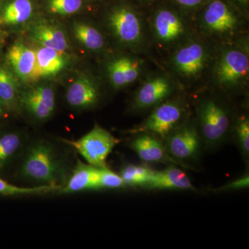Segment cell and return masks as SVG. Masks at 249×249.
<instances>
[{"instance_id": "obj_1", "label": "cell", "mask_w": 249, "mask_h": 249, "mask_svg": "<svg viewBox=\"0 0 249 249\" xmlns=\"http://www.w3.org/2000/svg\"><path fill=\"white\" fill-rule=\"evenodd\" d=\"M67 169L65 155L52 142L40 139L24 147L18 175L37 186L62 188L69 178Z\"/></svg>"}, {"instance_id": "obj_2", "label": "cell", "mask_w": 249, "mask_h": 249, "mask_svg": "<svg viewBox=\"0 0 249 249\" xmlns=\"http://www.w3.org/2000/svg\"><path fill=\"white\" fill-rule=\"evenodd\" d=\"M196 116L205 151H215L229 142L233 122L227 106L214 98H206L198 105Z\"/></svg>"}, {"instance_id": "obj_3", "label": "cell", "mask_w": 249, "mask_h": 249, "mask_svg": "<svg viewBox=\"0 0 249 249\" xmlns=\"http://www.w3.org/2000/svg\"><path fill=\"white\" fill-rule=\"evenodd\" d=\"M168 153L183 169L197 171L196 165L200 162L204 144L196 123L185 121L163 140Z\"/></svg>"}, {"instance_id": "obj_4", "label": "cell", "mask_w": 249, "mask_h": 249, "mask_svg": "<svg viewBox=\"0 0 249 249\" xmlns=\"http://www.w3.org/2000/svg\"><path fill=\"white\" fill-rule=\"evenodd\" d=\"M186 107L181 99L164 101L156 106L142 124L126 131L128 134L147 133L164 140L185 121Z\"/></svg>"}, {"instance_id": "obj_5", "label": "cell", "mask_w": 249, "mask_h": 249, "mask_svg": "<svg viewBox=\"0 0 249 249\" xmlns=\"http://www.w3.org/2000/svg\"><path fill=\"white\" fill-rule=\"evenodd\" d=\"M63 141L81 155L87 163L97 168L107 166L108 157L120 142L110 132L98 124L77 140Z\"/></svg>"}, {"instance_id": "obj_6", "label": "cell", "mask_w": 249, "mask_h": 249, "mask_svg": "<svg viewBox=\"0 0 249 249\" xmlns=\"http://www.w3.org/2000/svg\"><path fill=\"white\" fill-rule=\"evenodd\" d=\"M19 104L33 119L48 120L55 109V91L50 85H36L19 94Z\"/></svg>"}, {"instance_id": "obj_7", "label": "cell", "mask_w": 249, "mask_h": 249, "mask_svg": "<svg viewBox=\"0 0 249 249\" xmlns=\"http://www.w3.org/2000/svg\"><path fill=\"white\" fill-rule=\"evenodd\" d=\"M127 146L145 163L174 164L183 168L181 163L168 153L163 140L147 133L134 134Z\"/></svg>"}, {"instance_id": "obj_8", "label": "cell", "mask_w": 249, "mask_h": 249, "mask_svg": "<svg viewBox=\"0 0 249 249\" xmlns=\"http://www.w3.org/2000/svg\"><path fill=\"white\" fill-rule=\"evenodd\" d=\"M249 60L240 51L229 50L223 54L216 69V77L219 84L231 88L238 84L249 74Z\"/></svg>"}, {"instance_id": "obj_9", "label": "cell", "mask_w": 249, "mask_h": 249, "mask_svg": "<svg viewBox=\"0 0 249 249\" xmlns=\"http://www.w3.org/2000/svg\"><path fill=\"white\" fill-rule=\"evenodd\" d=\"M108 22L116 37L124 44L133 45L142 38V22L137 14L128 8L120 6L113 9Z\"/></svg>"}, {"instance_id": "obj_10", "label": "cell", "mask_w": 249, "mask_h": 249, "mask_svg": "<svg viewBox=\"0 0 249 249\" xmlns=\"http://www.w3.org/2000/svg\"><path fill=\"white\" fill-rule=\"evenodd\" d=\"M142 188L149 191L172 190L199 193L186 173L179 166L174 164L168 165L163 170H154L150 179Z\"/></svg>"}, {"instance_id": "obj_11", "label": "cell", "mask_w": 249, "mask_h": 249, "mask_svg": "<svg viewBox=\"0 0 249 249\" xmlns=\"http://www.w3.org/2000/svg\"><path fill=\"white\" fill-rule=\"evenodd\" d=\"M173 91L168 80L163 77H157L147 81L138 90L132 103V109L144 110L163 102Z\"/></svg>"}, {"instance_id": "obj_12", "label": "cell", "mask_w": 249, "mask_h": 249, "mask_svg": "<svg viewBox=\"0 0 249 249\" xmlns=\"http://www.w3.org/2000/svg\"><path fill=\"white\" fill-rule=\"evenodd\" d=\"M65 98L69 106L73 109L78 110L91 109L99 101V89L89 77L80 76L69 87Z\"/></svg>"}, {"instance_id": "obj_13", "label": "cell", "mask_w": 249, "mask_h": 249, "mask_svg": "<svg viewBox=\"0 0 249 249\" xmlns=\"http://www.w3.org/2000/svg\"><path fill=\"white\" fill-rule=\"evenodd\" d=\"M7 59L18 78L24 83L35 81L36 51L16 42L9 49Z\"/></svg>"}, {"instance_id": "obj_14", "label": "cell", "mask_w": 249, "mask_h": 249, "mask_svg": "<svg viewBox=\"0 0 249 249\" xmlns=\"http://www.w3.org/2000/svg\"><path fill=\"white\" fill-rule=\"evenodd\" d=\"M98 178L99 168L78 160L66 183L58 192L61 194H71L89 190H99Z\"/></svg>"}, {"instance_id": "obj_15", "label": "cell", "mask_w": 249, "mask_h": 249, "mask_svg": "<svg viewBox=\"0 0 249 249\" xmlns=\"http://www.w3.org/2000/svg\"><path fill=\"white\" fill-rule=\"evenodd\" d=\"M206 51L198 43H191L178 49L174 57L177 70L186 76H196L205 67Z\"/></svg>"}, {"instance_id": "obj_16", "label": "cell", "mask_w": 249, "mask_h": 249, "mask_svg": "<svg viewBox=\"0 0 249 249\" xmlns=\"http://www.w3.org/2000/svg\"><path fill=\"white\" fill-rule=\"evenodd\" d=\"M204 22L210 30L227 33L235 29L237 19L231 10L224 1L214 0L205 10Z\"/></svg>"}, {"instance_id": "obj_17", "label": "cell", "mask_w": 249, "mask_h": 249, "mask_svg": "<svg viewBox=\"0 0 249 249\" xmlns=\"http://www.w3.org/2000/svg\"><path fill=\"white\" fill-rule=\"evenodd\" d=\"M30 37L41 47L65 52L69 48L66 35L60 27L47 22L37 23L31 29Z\"/></svg>"}, {"instance_id": "obj_18", "label": "cell", "mask_w": 249, "mask_h": 249, "mask_svg": "<svg viewBox=\"0 0 249 249\" xmlns=\"http://www.w3.org/2000/svg\"><path fill=\"white\" fill-rule=\"evenodd\" d=\"M36 53L35 80L56 76L66 67L65 52L40 47Z\"/></svg>"}, {"instance_id": "obj_19", "label": "cell", "mask_w": 249, "mask_h": 249, "mask_svg": "<svg viewBox=\"0 0 249 249\" xmlns=\"http://www.w3.org/2000/svg\"><path fill=\"white\" fill-rule=\"evenodd\" d=\"M107 70L111 85L116 89H120L137 79L140 66L137 60L122 57L111 62Z\"/></svg>"}, {"instance_id": "obj_20", "label": "cell", "mask_w": 249, "mask_h": 249, "mask_svg": "<svg viewBox=\"0 0 249 249\" xmlns=\"http://www.w3.org/2000/svg\"><path fill=\"white\" fill-rule=\"evenodd\" d=\"M33 0H8L0 8V24L13 26L24 24L34 14Z\"/></svg>"}, {"instance_id": "obj_21", "label": "cell", "mask_w": 249, "mask_h": 249, "mask_svg": "<svg viewBox=\"0 0 249 249\" xmlns=\"http://www.w3.org/2000/svg\"><path fill=\"white\" fill-rule=\"evenodd\" d=\"M156 35L164 42L175 41L183 32V25L179 18L169 10L157 12L154 21Z\"/></svg>"}, {"instance_id": "obj_22", "label": "cell", "mask_w": 249, "mask_h": 249, "mask_svg": "<svg viewBox=\"0 0 249 249\" xmlns=\"http://www.w3.org/2000/svg\"><path fill=\"white\" fill-rule=\"evenodd\" d=\"M26 140L22 133L16 131L0 133V172L24 150Z\"/></svg>"}, {"instance_id": "obj_23", "label": "cell", "mask_w": 249, "mask_h": 249, "mask_svg": "<svg viewBox=\"0 0 249 249\" xmlns=\"http://www.w3.org/2000/svg\"><path fill=\"white\" fill-rule=\"evenodd\" d=\"M19 96L14 75L9 69L0 65V99L6 110L16 109Z\"/></svg>"}, {"instance_id": "obj_24", "label": "cell", "mask_w": 249, "mask_h": 249, "mask_svg": "<svg viewBox=\"0 0 249 249\" xmlns=\"http://www.w3.org/2000/svg\"><path fill=\"white\" fill-rule=\"evenodd\" d=\"M73 32L76 40L85 48L98 51L104 47V38L102 34L89 24L84 22L75 23Z\"/></svg>"}, {"instance_id": "obj_25", "label": "cell", "mask_w": 249, "mask_h": 249, "mask_svg": "<svg viewBox=\"0 0 249 249\" xmlns=\"http://www.w3.org/2000/svg\"><path fill=\"white\" fill-rule=\"evenodd\" d=\"M153 170L147 164L137 165L129 163L121 167L119 174L127 188L139 187L142 188L150 179Z\"/></svg>"}, {"instance_id": "obj_26", "label": "cell", "mask_w": 249, "mask_h": 249, "mask_svg": "<svg viewBox=\"0 0 249 249\" xmlns=\"http://www.w3.org/2000/svg\"><path fill=\"white\" fill-rule=\"evenodd\" d=\"M231 138L240 150L241 155L249 165V120L246 115L239 116L232 124Z\"/></svg>"}, {"instance_id": "obj_27", "label": "cell", "mask_w": 249, "mask_h": 249, "mask_svg": "<svg viewBox=\"0 0 249 249\" xmlns=\"http://www.w3.org/2000/svg\"><path fill=\"white\" fill-rule=\"evenodd\" d=\"M60 187L38 186L19 187L14 186L0 178V195L4 196H28V195L45 194L59 191Z\"/></svg>"}, {"instance_id": "obj_28", "label": "cell", "mask_w": 249, "mask_h": 249, "mask_svg": "<svg viewBox=\"0 0 249 249\" xmlns=\"http://www.w3.org/2000/svg\"><path fill=\"white\" fill-rule=\"evenodd\" d=\"M83 5V0H47V9L50 14L70 16L78 12Z\"/></svg>"}, {"instance_id": "obj_29", "label": "cell", "mask_w": 249, "mask_h": 249, "mask_svg": "<svg viewBox=\"0 0 249 249\" xmlns=\"http://www.w3.org/2000/svg\"><path fill=\"white\" fill-rule=\"evenodd\" d=\"M127 188L119 174L106 167L99 168L98 189H124Z\"/></svg>"}, {"instance_id": "obj_30", "label": "cell", "mask_w": 249, "mask_h": 249, "mask_svg": "<svg viewBox=\"0 0 249 249\" xmlns=\"http://www.w3.org/2000/svg\"><path fill=\"white\" fill-rule=\"evenodd\" d=\"M249 187V173H246L241 178L231 181L218 188H211L210 192L214 193H224L228 192L239 191V190L246 189Z\"/></svg>"}, {"instance_id": "obj_31", "label": "cell", "mask_w": 249, "mask_h": 249, "mask_svg": "<svg viewBox=\"0 0 249 249\" xmlns=\"http://www.w3.org/2000/svg\"><path fill=\"white\" fill-rule=\"evenodd\" d=\"M178 4L187 7H193L200 4L203 0H176Z\"/></svg>"}, {"instance_id": "obj_32", "label": "cell", "mask_w": 249, "mask_h": 249, "mask_svg": "<svg viewBox=\"0 0 249 249\" xmlns=\"http://www.w3.org/2000/svg\"><path fill=\"white\" fill-rule=\"evenodd\" d=\"M5 110H6L5 109L4 105H3L2 102H1V99H0V119L3 117V116L4 115Z\"/></svg>"}, {"instance_id": "obj_33", "label": "cell", "mask_w": 249, "mask_h": 249, "mask_svg": "<svg viewBox=\"0 0 249 249\" xmlns=\"http://www.w3.org/2000/svg\"><path fill=\"white\" fill-rule=\"evenodd\" d=\"M239 1H241V2L247 3L249 0H239Z\"/></svg>"}]
</instances>
